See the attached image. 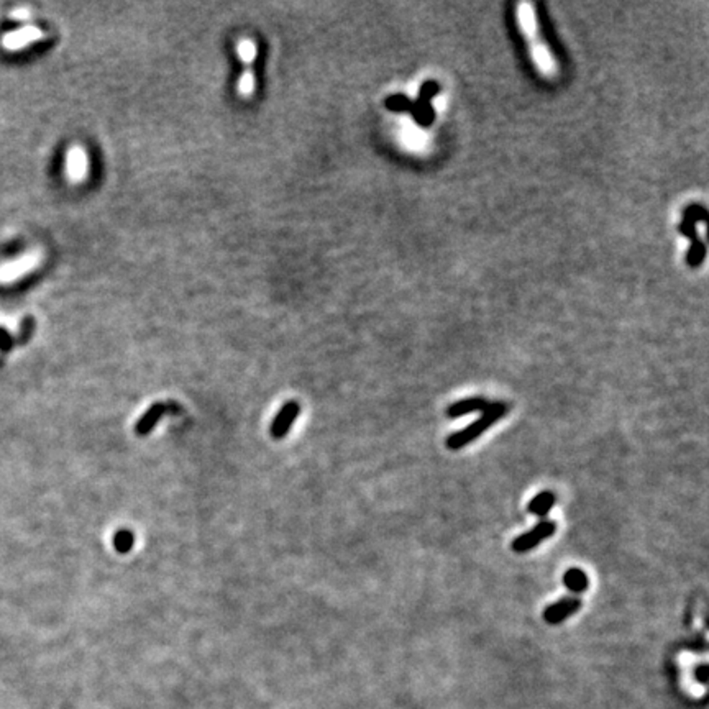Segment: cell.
<instances>
[{"instance_id": "10", "label": "cell", "mask_w": 709, "mask_h": 709, "mask_svg": "<svg viewBox=\"0 0 709 709\" xmlns=\"http://www.w3.org/2000/svg\"><path fill=\"white\" fill-rule=\"evenodd\" d=\"M37 261H38L37 255H27L23 256V258H20L18 261H13V263L4 264L2 268H0V281H2V283H8V281L18 279L22 274L28 273V271L37 264Z\"/></svg>"}, {"instance_id": "9", "label": "cell", "mask_w": 709, "mask_h": 709, "mask_svg": "<svg viewBox=\"0 0 709 709\" xmlns=\"http://www.w3.org/2000/svg\"><path fill=\"white\" fill-rule=\"evenodd\" d=\"M43 37L41 30L34 28V27H25L20 30H15V32H10L4 37V46L7 49H20L27 44L38 41L39 38Z\"/></svg>"}, {"instance_id": "16", "label": "cell", "mask_w": 709, "mask_h": 709, "mask_svg": "<svg viewBox=\"0 0 709 709\" xmlns=\"http://www.w3.org/2000/svg\"><path fill=\"white\" fill-rule=\"evenodd\" d=\"M253 91H255V74L251 72L250 69H246V71H243V74L240 76L238 94L241 97H251L253 96Z\"/></svg>"}, {"instance_id": "7", "label": "cell", "mask_w": 709, "mask_h": 709, "mask_svg": "<svg viewBox=\"0 0 709 709\" xmlns=\"http://www.w3.org/2000/svg\"><path fill=\"white\" fill-rule=\"evenodd\" d=\"M299 412H300V407H299L298 402L295 401L286 402L284 406L281 407L278 416L274 417L273 423H271V437L284 438L286 433H288L290 430V427H293L295 419H298Z\"/></svg>"}, {"instance_id": "8", "label": "cell", "mask_w": 709, "mask_h": 709, "mask_svg": "<svg viewBox=\"0 0 709 709\" xmlns=\"http://www.w3.org/2000/svg\"><path fill=\"white\" fill-rule=\"evenodd\" d=\"M171 411V404L170 402H156L148 409V411L140 417V421L136 422L135 432L136 435H148L153 430V427L160 422V419L165 416L166 412Z\"/></svg>"}, {"instance_id": "3", "label": "cell", "mask_w": 709, "mask_h": 709, "mask_svg": "<svg viewBox=\"0 0 709 709\" xmlns=\"http://www.w3.org/2000/svg\"><path fill=\"white\" fill-rule=\"evenodd\" d=\"M556 524L554 520H540L534 529H530L525 534H520L517 539L512 542V550L517 551V554H525V551H530L532 549H535L537 545L542 544L545 539H549L555 534Z\"/></svg>"}, {"instance_id": "12", "label": "cell", "mask_w": 709, "mask_h": 709, "mask_svg": "<svg viewBox=\"0 0 709 709\" xmlns=\"http://www.w3.org/2000/svg\"><path fill=\"white\" fill-rule=\"evenodd\" d=\"M563 585L571 591V593L580 594V593H583V591H586L589 583H588V576H586L583 570L570 568V570H566L565 575H563Z\"/></svg>"}, {"instance_id": "13", "label": "cell", "mask_w": 709, "mask_h": 709, "mask_svg": "<svg viewBox=\"0 0 709 709\" xmlns=\"http://www.w3.org/2000/svg\"><path fill=\"white\" fill-rule=\"evenodd\" d=\"M554 506H555V494L550 491H544L539 492V494L529 502V512L537 517H544Z\"/></svg>"}, {"instance_id": "5", "label": "cell", "mask_w": 709, "mask_h": 709, "mask_svg": "<svg viewBox=\"0 0 709 709\" xmlns=\"http://www.w3.org/2000/svg\"><path fill=\"white\" fill-rule=\"evenodd\" d=\"M581 608V599L575 598V596H566V598H561L556 601V603L550 604L549 608L544 611V619L547 624L556 625L560 622H563L565 619H568L571 614H575L576 611H580Z\"/></svg>"}, {"instance_id": "15", "label": "cell", "mask_w": 709, "mask_h": 709, "mask_svg": "<svg viewBox=\"0 0 709 709\" xmlns=\"http://www.w3.org/2000/svg\"><path fill=\"white\" fill-rule=\"evenodd\" d=\"M236 53H238V58L245 64H251L255 61L256 53L258 51H256L255 41H251V39H248V38H243V39H240L238 44H236Z\"/></svg>"}, {"instance_id": "1", "label": "cell", "mask_w": 709, "mask_h": 709, "mask_svg": "<svg viewBox=\"0 0 709 709\" xmlns=\"http://www.w3.org/2000/svg\"><path fill=\"white\" fill-rule=\"evenodd\" d=\"M509 411V406L506 402H490L487 404L486 411L483 412V416L475 421L470 426L463 428V430L453 432L450 437L447 438V447L450 450H460L468 443L476 440L481 433H485L487 428H491L494 423L502 419Z\"/></svg>"}, {"instance_id": "2", "label": "cell", "mask_w": 709, "mask_h": 709, "mask_svg": "<svg viewBox=\"0 0 709 709\" xmlns=\"http://www.w3.org/2000/svg\"><path fill=\"white\" fill-rule=\"evenodd\" d=\"M698 220H706V210L701 205H691L688 207L686 214H684V219L682 222V226H679V231L688 236L691 240V248H689L688 253V263L689 266H698L704 258V245L698 238V231H696V222Z\"/></svg>"}, {"instance_id": "14", "label": "cell", "mask_w": 709, "mask_h": 709, "mask_svg": "<svg viewBox=\"0 0 709 709\" xmlns=\"http://www.w3.org/2000/svg\"><path fill=\"white\" fill-rule=\"evenodd\" d=\"M113 545H115V549L120 551V554H127V551H130L132 547L135 545V535H133V532H130L128 529L118 530L115 537H113Z\"/></svg>"}, {"instance_id": "6", "label": "cell", "mask_w": 709, "mask_h": 709, "mask_svg": "<svg viewBox=\"0 0 709 709\" xmlns=\"http://www.w3.org/2000/svg\"><path fill=\"white\" fill-rule=\"evenodd\" d=\"M89 172V158L82 146H72L66 155V176L71 182H82Z\"/></svg>"}, {"instance_id": "4", "label": "cell", "mask_w": 709, "mask_h": 709, "mask_svg": "<svg viewBox=\"0 0 709 709\" xmlns=\"http://www.w3.org/2000/svg\"><path fill=\"white\" fill-rule=\"evenodd\" d=\"M438 91H440V87H438L437 82L427 81L422 86L421 92H419L417 102L416 103L412 102L411 112L414 118H416V122L421 123L422 127H428L433 122L435 112H433V108L430 107V101L437 96Z\"/></svg>"}, {"instance_id": "17", "label": "cell", "mask_w": 709, "mask_h": 709, "mask_svg": "<svg viewBox=\"0 0 709 709\" xmlns=\"http://www.w3.org/2000/svg\"><path fill=\"white\" fill-rule=\"evenodd\" d=\"M386 106L389 110L394 112H411L412 102L409 101L406 96H402V94H396V96H391L388 98Z\"/></svg>"}, {"instance_id": "11", "label": "cell", "mask_w": 709, "mask_h": 709, "mask_svg": "<svg viewBox=\"0 0 709 709\" xmlns=\"http://www.w3.org/2000/svg\"><path fill=\"white\" fill-rule=\"evenodd\" d=\"M487 404H490V401H486L485 397H480V396L461 399V401L453 402L452 406L447 409V416L450 419H456V417L466 416V414H471V412H485Z\"/></svg>"}]
</instances>
